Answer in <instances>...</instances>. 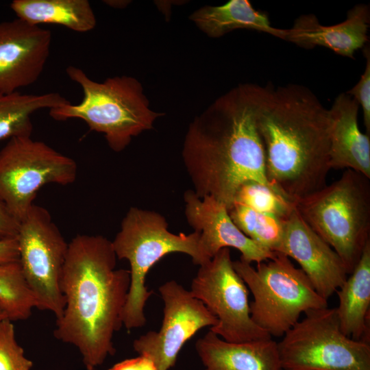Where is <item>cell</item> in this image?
Here are the masks:
<instances>
[{
    "label": "cell",
    "instance_id": "6da1fadb",
    "mask_svg": "<svg viewBox=\"0 0 370 370\" xmlns=\"http://www.w3.org/2000/svg\"><path fill=\"white\" fill-rule=\"evenodd\" d=\"M258 89L252 84L231 89L197 115L185 135L182 158L193 191L199 197H214L227 209L246 182H258L278 192L266 175L256 122Z\"/></svg>",
    "mask_w": 370,
    "mask_h": 370
},
{
    "label": "cell",
    "instance_id": "7a4b0ae2",
    "mask_svg": "<svg viewBox=\"0 0 370 370\" xmlns=\"http://www.w3.org/2000/svg\"><path fill=\"white\" fill-rule=\"evenodd\" d=\"M112 241L77 234L69 243L61 288L65 306L54 336L75 346L86 370H95L116 351L113 338L123 324L130 270L116 269Z\"/></svg>",
    "mask_w": 370,
    "mask_h": 370
},
{
    "label": "cell",
    "instance_id": "3957f363",
    "mask_svg": "<svg viewBox=\"0 0 370 370\" xmlns=\"http://www.w3.org/2000/svg\"><path fill=\"white\" fill-rule=\"evenodd\" d=\"M256 127L268 182L294 203L324 187L330 170V116L305 86L258 85Z\"/></svg>",
    "mask_w": 370,
    "mask_h": 370
},
{
    "label": "cell",
    "instance_id": "277c9868",
    "mask_svg": "<svg viewBox=\"0 0 370 370\" xmlns=\"http://www.w3.org/2000/svg\"><path fill=\"white\" fill-rule=\"evenodd\" d=\"M69 77L79 84L84 97L78 104L71 102L49 110L57 121L79 119L92 131L102 133L114 151H123L133 137L153 128L162 116L149 108L140 82L127 75L109 77L103 82L91 79L81 69L69 66Z\"/></svg>",
    "mask_w": 370,
    "mask_h": 370
},
{
    "label": "cell",
    "instance_id": "5b68a950",
    "mask_svg": "<svg viewBox=\"0 0 370 370\" xmlns=\"http://www.w3.org/2000/svg\"><path fill=\"white\" fill-rule=\"evenodd\" d=\"M112 244L116 258L130 265V286L123 314V324L129 330L146 323L145 306L153 291L145 281L156 262L171 253L187 254L199 266L211 260L202 249L199 232L172 233L162 215L136 207L127 211Z\"/></svg>",
    "mask_w": 370,
    "mask_h": 370
},
{
    "label": "cell",
    "instance_id": "8992f818",
    "mask_svg": "<svg viewBox=\"0 0 370 370\" xmlns=\"http://www.w3.org/2000/svg\"><path fill=\"white\" fill-rule=\"evenodd\" d=\"M369 180L347 169L330 185L294 202L304 221L338 255L348 274L370 241Z\"/></svg>",
    "mask_w": 370,
    "mask_h": 370
},
{
    "label": "cell",
    "instance_id": "52a82bcc",
    "mask_svg": "<svg viewBox=\"0 0 370 370\" xmlns=\"http://www.w3.org/2000/svg\"><path fill=\"white\" fill-rule=\"evenodd\" d=\"M233 266L254 296L252 321L271 337L283 336L301 313L328 306L304 272L281 253L256 268L241 258Z\"/></svg>",
    "mask_w": 370,
    "mask_h": 370
},
{
    "label": "cell",
    "instance_id": "ba28073f",
    "mask_svg": "<svg viewBox=\"0 0 370 370\" xmlns=\"http://www.w3.org/2000/svg\"><path fill=\"white\" fill-rule=\"evenodd\" d=\"M304 314L278 343L282 370H370V344L342 332L336 308Z\"/></svg>",
    "mask_w": 370,
    "mask_h": 370
},
{
    "label": "cell",
    "instance_id": "9c48e42d",
    "mask_svg": "<svg viewBox=\"0 0 370 370\" xmlns=\"http://www.w3.org/2000/svg\"><path fill=\"white\" fill-rule=\"evenodd\" d=\"M77 171L73 159L44 142L32 136L12 138L0 150V200L20 223L41 187L72 184Z\"/></svg>",
    "mask_w": 370,
    "mask_h": 370
},
{
    "label": "cell",
    "instance_id": "30bf717a",
    "mask_svg": "<svg viewBox=\"0 0 370 370\" xmlns=\"http://www.w3.org/2000/svg\"><path fill=\"white\" fill-rule=\"evenodd\" d=\"M16 239L23 275L37 308L58 319L65 306L61 282L69 243L49 211L35 204L20 223Z\"/></svg>",
    "mask_w": 370,
    "mask_h": 370
},
{
    "label": "cell",
    "instance_id": "8fae6325",
    "mask_svg": "<svg viewBox=\"0 0 370 370\" xmlns=\"http://www.w3.org/2000/svg\"><path fill=\"white\" fill-rule=\"evenodd\" d=\"M189 291L216 317L217 323L210 331L222 339L241 343L271 338L251 318L248 288L234 268L229 248L199 266Z\"/></svg>",
    "mask_w": 370,
    "mask_h": 370
},
{
    "label": "cell",
    "instance_id": "7c38bea8",
    "mask_svg": "<svg viewBox=\"0 0 370 370\" xmlns=\"http://www.w3.org/2000/svg\"><path fill=\"white\" fill-rule=\"evenodd\" d=\"M158 291L164 303L161 327L136 338L133 347L151 359L158 370H169L185 343L199 330L216 325L217 319L175 280L166 282Z\"/></svg>",
    "mask_w": 370,
    "mask_h": 370
},
{
    "label": "cell",
    "instance_id": "4fadbf2b",
    "mask_svg": "<svg viewBox=\"0 0 370 370\" xmlns=\"http://www.w3.org/2000/svg\"><path fill=\"white\" fill-rule=\"evenodd\" d=\"M51 32L20 18L0 23V93L35 83L49 56Z\"/></svg>",
    "mask_w": 370,
    "mask_h": 370
},
{
    "label": "cell",
    "instance_id": "5bb4252c",
    "mask_svg": "<svg viewBox=\"0 0 370 370\" xmlns=\"http://www.w3.org/2000/svg\"><path fill=\"white\" fill-rule=\"evenodd\" d=\"M278 253L297 261L317 293L326 300L347 278L341 258L308 226L295 208L284 221L283 239Z\"/></svg>",
    "mask_w": 370,
    "mask_h": 370
},
{
    "label": "cell",
    "instance_id": "9a60e30c",
    "mask_svg": "<svg viewBox=\"0 0 370 370\" xmlns=\"http://www.w3.org/2000/svg\"><path fill=\"white\" fill-rule=\"evenodd\" d=\"M184 213L188 224L200 233L202 249L212 259L221 249L238 250L241 259L257 263L273 258L276 253L245 236L233 223L225 204L212 197H199L192 190L184 195Z\"/></svg>",
    "mask_w": 370,
    "mask_h": 370
},
{
    "label": "cell",
    "instance_id": "2e32d148",
    "mask_svg": "<svg viewBox=\"0 0 370 370\" xmlns=\"http://www.w3.org/2000/svg\"><path fill=\"white\" fill-rule=\"evenodd\" d=\"M369 6L360 3L349 10L343 22L328 26L322 25L312 14L303 15L288 29L286 40L305 48L324 47L338 55L353 58L369 41Z\"/></svg>",
    "mask_w": 370,
    "mask_h": 370
},
{
    "label": "cell",
    "instance_id": "e0dca14e",
    "mask_svg": "<svg viewBox=\"0 0 370 370\" xmlns=\"http://www.w3.org/2000/svg\"><path fill=\"white\" fill-rule=\"evenodd\" d=\"M358 102L347 93L337 96L329 110L331 169H347L370 178V136L358 126Z\"/></svg>",
    "mask_w": 370,
    "mask_h": 370
},
{
    "label": "cell",
    "instance_id": "ac0fdd59",
    "mask_svg": "<svg viewBox=\"0 0 370 370\" xmlns=\"http://www.w3.org/2000/svg\"><path fill=\"white\" fill-rule=\"evenodd\" d=\"M195 349L204 370H282L272 338L232 343L209 331L197 341Z\"/></svg>",
    "mask_w": 370,
    "mask_h": 370
},
{
    "label": "cell",
    "instance_id": "d6986e66",
    "mask_svg": "<svg viewBox=\"0 0 370 370\" xmlns=\"http://www.w3.org/2000/svg\"><path fill=\"white\" fill-rule=\"evenodd\" d=\"M350 274L336 291L340 328L347 337L370 344V241Z\"/></svg>",
    "mask_w": 370,
    "mask_h": 370
},
{
    "label": "cell",
    "instance_id": "ffe728a7",
    "mask_svg": "<svg viewBox=\"0 0 370 370\" xmlns=\"http://www.w3.org/2000/svg\"><path fill=\"white\" fill-rule=\"evenodd\" d=\"M190 20L212 38L237 29H254L285 40L288 34V29L273 27L267 14L256 10L248 0H230L221 5L204 6L192 13Z\"/></svg>",
    "mask_w": 370,
    "mask_h": 370
},
{
    "label": "cell",
    "instance_id": "44dd1931",
    "mask_svg": "<svg viewBox=\"0 0 370 370\" xmlns=\"http://www.w3.org/2000/svg\"><path fill=\"white\" fill-rule=\"evenodd\" d=\"M10 8L18 18L33 25H60L83 33L91 31L97 23L87 0H14Z\"/></svg>",
    "mask_w": 370,
    "mask_h": 370
},
{
    "label": "cell",
    "instance_id": "7402d4cb",
    "mask_svg": "<svg viewBox=\"0 0 370 370\" xmlns=\"http://www.w3.org/2000/svg\"><path fill=\"white\" fill-rule=\"evenodd\" d=\"M69 102L58 92L0 93V141L14 137L32 136V115L34 112L40 109L57 108Z\"/></svg>",
    "mask_w": 370,
    "mask_h": 370
},
{
    "label": "cell",
    "instance_id": "603a6c76",
    "mask_svg": "<svg viewBox=\"0 0 370 370\" xmlns=\"http://www.w3.org/2000/svg\"><path fill=\"white\" fill-rule=\"evenodd\" d=\"M228 212L233 223L245 236L273 252L279 251L285 220L238 204H233Z\"/></svg>",
    "mask_w": 370,
    "mask_h": 370
},
{
    "label": "cell",
    "instance_id": "cb8c5ba5",
    "mask_svg": "<svg viewBox=\"0 0 370 370\" xmlns=\"http://www.w3.org/2000/svg\"><path fill=\"white\" fill-rule=\"evenodd\" d=\"M36 300L23 275L19 261L0 264V308L7 319H28Z\"/></svg>",
    "mask_w": 370,
    "mask_h": 370
},
{
    "label": "cell",
    "instance_id": "d4e9b609",
    "mask_svg": "<svg viewBox=\"0 0 370 370\" xmlns=\"http://www.w3.org/2000/svg\"><path fill=\"white\" fill-rule=\"evenodd\" d=\"M233 204L285 220L295 208L290 201L271 187L255 181L243 183L238 188Z\"/></svg>",
    "mask_w": 370,
    "mask_h": 370
},
{
    "label": "cell",
    "instance_id": "484cf974",
    "mask_svg": "<svg viewBox=\"0 0 370 370\" xmlns=\"http://www.w3.org/2000/svg\"><path fill=\"white\" fill-rule=\"evenodd\" d=\"M32 366L16 341L12 321L3 319L0 322V370H31Z\"/></svg>",
    "mask_w": 370,
    "mask_h": 370
},
{
    "label": "cell",
    "instance_id": "4316f807",
    "mask_svg": "<svg viewBox=\"0 0 370 370\" xmlns=\"http://www.w3.org/2000/svg\"><path fill=\"white\" fill-rule=\"evenodd\" d=\"M363 52L366 58L365 71L358 82L346 93L362 107L366 134L370 136V50L367 43L365 45Z\"/></svg>",
    "mask_w": 370,
    "mask_h": 370
},
{
    "label": "cell",
    "instance_id": "83f0119b",
    "mask_svg": "<svg viewBox=\"0 0 370 370\" xmlns=\"http://www.w3.org/2000/svg\"><path fill=\"white\" fill-rule=\"evenodd\" d=\"M20 223L11 215L0 200V240L17 237Z\"/></svg>",
    "mask_w": 370,
    "mask_h": 370
},
{
    "label": "cell",
    "instance_id": "f1b7e54d",
    "mask_svg": "<svg viewBox=\"0 0 370 370\" xmlns=\"http://www.w3.org/2000/svg\"><path fill=\"white\" fill-rule=\"evenodd\" d=\"M108 370H158L156 365L149 358L138 356L123 360L109 368Z\"/></svg>",
    "mask_w": 370,
    "mask_h": 370
},
{
    "label": "cell",
    "instance_id": "f546056e",
    "mask_svg": "<svg viewBox=\"0 0 370 370\" xmlns=\"http://www.w3.org/2000/svg\"><path fill=\"white\" fill-rule=\"evenodd\" d=\"M18 260L19 254L16 238L0 240V264Z\"/></svg>",
    "mask_w": 370,
    "mask_h": 370
},
{
    "label": "cell",
    "instance_id": "4dcf8cb0",
    "mask_svg": "<svg viewBox=\"0 0 370 370\" xmlns=\"http://www.w3.org/2000/svg\"><path fill=\"white\" fill-rule=\"evenodd\" d=\"M106 2L107 4L115 8H123L128 3V1H106Z\"/></svg>",
    "mask_w": 370,
    "mask_h": 370
},
{
    "label": "cell",
    "instance_id": "1f68e13d",
    "mask_svg": "<svg viewBox=\"0 0 370 370\" xmlns=\"http://www.w3.org/2000/svg\"><path fill=\"white\" fill-rule=\"evenodd\" d=\"M4 319H7L6 315L4 312L0 308V322Z\"/></svg>",
    "mask_w": 370,
    "mask_h": 370
}]
</instances>
